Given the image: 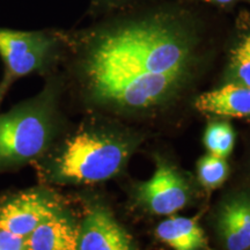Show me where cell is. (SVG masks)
<instances>
[{
	"label": "cell",
	"instance_id": "1",
	"mask_svg": "<svg viewBox=\"0 0 250 250\" xmlns=\"http://www.w3.org/2000/svg\"><path fill=\"white\" fill-rule=\"evenodd\" d=\"M190 48L179 33L160 23H139L90 36L83 44L79 72L83 90L125 78L187 71Z\"/></svg>",
	"mask_w": 250,
	"mask_h": 250
},
{
	"label": "cell",
	"instance_id": "2",
	"mask_svg": "<svg viewBox=\"0 0 250 250\" xmlns=\"http://www.w3.org/2000/svg\"><path fill=\"white\" fill-rule=\"evenodd\" d=\"M130 153V144L116 134L83 127L34 165L40 176L48 182L93 184L115 176Z\"/></svg>",
	"mask_w": 250,
	"mask_h": 250
},
{
	"label": "cell",
	"instance_id": "3",
	"mask_svg": "<svg viewBox=\"0 0 250 250\" xmlns=\"http://www.w3.org/2000/svg\"><path fill=\"white\" fill-rule=\"evenodd\" d=\"M57 130L56 92L50 85L0 115V173L35 164L51 148Z\"/></svg>",
	"mask_w": 250,
	"mask_h": 250
},
{
	"label": "cell",
	"instance_id": "4",
	"mask_svg": "<svg viewBox=\"0 0 250 250\" xmlns=\"http://www.w3.org/2000/svg\"><path fill=\"white\" fill-rule=\"evenodd\" d=\"M59 40L45 30H20L0 27V59L4 76L13 83L41 73L54 58Z\"/></svg>",
	"mask_w": 250,
	"mask_h": 250
},
{
	"label": "cell",
	"instance_id": "5",
	"mask_svg": "<svg viewBox=\"0 0 250 250\" xmlns=\"http://www.w3.org/2000/svg\"><path fill=\"white\" fill-rule=\"evenodd\" d=\"M187 71L147 73L125 78L90 94L94 103L118 108L144 109L164 102L175 92Z\"/></svg>",
	"mask_w": 250,
	"mask_h": 250
},
{
	"label": "cell",
	"instance_id": "6",
	"mask_svg": "<svg viewBox=\"0 0 250 250\" xmlns=\"http://www.w3.org/2000/svg\"><path fill=\"white\" fill-rule=\"evenodd\" d=\"M62 208L54 192L35 187L0 197V230L26 237Z\"/></svg>",
	"mask_w": 250,
	"mask_h": 250
},
{
	"label": "cell",
	"instance_id": "7",
	"mask_svg": "<svg viewBox=\"0 0 250 250\" xmlns=\"http://www.w3.org/2000/svg\"><path fill=\"white\" fill-rule=\"evenodd\" d=\"M137 197L152 213L173 215L189 202L190 188L174 167L164 161H158L149 180L137 189Z\"/></svg>",
	"mask_w": 250,
	"mask_h": 250
},
{
	"label": "cell",
	"instance_id": "8",
	"mask_svg": "<svg viewBox=\"0 0 250 250\" xmlns=\"http://www.w3.org/2000/svg\"><path fill=\"white\" fill-rule=\"evenodd\" d=\"M78 250H138L105 206L89 204L80 221Z\"/></svg>",
	"mask_w": 250,
	"mask_h": 250
},
{
	"label": "cell",
	"instance_id": "9",
	"mask_svg": "<svg viewBox=\"0 0 250 250\" xmlns=\"http://www.w3.org/2000/svg\"><path fill=\"white\" fill-rule=\"evenodd\" d=\"M80 221L62 208L26 237V250H78Z\"/></svg>",
	"mask_w": 250,
	"mask_h": 250
},
{
	"label": "cell",
	"instance_id": "10",
	"mask_svg": "<svg viewBox=\"0 0 250 250\" xmlns=\"http://www.w3.org/2000/svg\"><path fill=\"white\" fill-rule=\"evenodd\" d=\"M218 232L226 250L250 249V197L240 195L221 206Z\"/></svg>",
	"mask_w": 250,
	"mask_h": 250
},
{
	"label": "cell",
	"instance_id": "11",
	"mask_svg": "<svg viewBox=\"0 0 250 250\" xmlns=\"http://www.w3.org/2000/svg\"><path fill=\"white\" fill-rule=\"evenodd\" d=\"M195 107L203 114L221 117H250V87L243 83H227L201 94Z\"/></svg>",
	"mask_w": 250,
	"mask_h": 250
},
{
	"label": "cell",
	"instance_id": "12",
	"mask_svg": "<svg viewBox=\"0 0 250 250\" xmlns=\"http://www.w3.org/2000/svg\"><path fill=\"white\" fill-rule=\"evenodd\" d=\"M155 234L174 250H202L208 245L204 232L195 219L169 217L158 225Z\"/></svg>",
	"mask_w": 250,
	"mask_h": 250
},
{
	"label": "cell",
	"instance_id": "13",
	"mask_svg": "<svg viewBox=\"0 0 250 250\" xmlns=\"http://www.w3.org/2000/svg\"><path fill=\"white\" fill-rule=\"evenodd\" d=\"M235 144V132L227 122L214 121L206 127L204 145L210 154L226 159L230 154Z\"/></svg>",
	"mask_w": 250,
	"mask_h": 250
},
{
	"label": "cell",
	"instance_id": "14",
	"mask_svg": "<svg viewBox=\"0 0 250 250\" xmlns=\"http://www.w3.org/2000/svg\"><path fill=\"white\" fill-rule=\"evenodd\" d=\"M229 167L226 159L208 154L201 158L197 165V173L201 183L208 189H217L226 181Z\"/></svg>",
	"mask_w": 250,
	"mask_h": 250
},
{
	"label": "cell",
	"instance_id": "15",
	"mask_svg": "<svg viewBox=\"0 0 250 250\" xmlns=\"http://www.w3.org/2000/svg\"><path fill=\"white\" fill-rule=\"evenodd\" d=\"M232 67L240 83L250 87V34L234 50Z\"/></svg>",
	"mask_w": 250,
	"mask_h": 250
},
{
	"label": "cell",
	"instance_id": "16",
	"mask_svg": "<svg viewBox=\"0 0 250 250\" xmlns=\"http://www.w3.org/2000/svg\"><path fill=\"white\" fill-rule=\"evenodd\" d=\"M0 250H26V239L0 230Z\"/></svg>",
	"mask_w": 250,
	"mask_h": 250
},
{
	"label": "cell",
	"instance_id": "17",
	"mask_svg": "<svg viewBox=\"0 0 250 250\" xmlns=\"http://www.w3.org/2000/svg\"><path fill=\"white\" fill-rule=\"evenodd\" d=\"M13 81H12L9 78H7L6 76L2 77L1 81H0V104H1L2 101H4L6 94H7V92L9 90V88H11V86L13 85Z\"/></svg>",
	"mask_w": 250,
	"mask_h": 250
},
{
	"label": "cell",
	"instance_id": "18",
	"mask_svg": "<svg viewBox=\"0 0 250 250\" xmlns=\"http://www.w3.org/2000/svg\"><path fill=\"white\" fill-rule=\"evenodd\" d=\"M208 1H214L218 2V4H228V2L233 1V0H208Z\"/></svg>",
	"mask_w": 250,
	"mask_h": 250
},
{
	"label": "cell",
	"instance_id": "19",
	"mask_svg": "<svg viewBox=\"0 0 250 250\" xmlns=\"http://www.w3.org/2000/svg\"><path fill=\"white\" fill-rule=\"evenodd\" d=\"M248 250H250V249H248Z\"/></svg>",
	"mask_w": 250,
	"mask_h": 250
}]
</instances>
